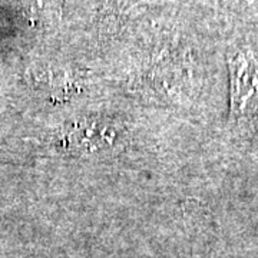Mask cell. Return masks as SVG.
I'll use <instances>...</instances> for the list:
<instances>
[{
	"label": "cell",
	"mask_w": 258,
	"mask_h": 258,
	"mask_svg": "<svg viewBox=\"0 0 258 258\" xmlns=\"http://www.w3.org/2000/svg\"><path fill=\"white\" fill-rule=\"evenodd\" d=\"M57 145L78 157L112 151L122 139V131L113 120L82 118L64 125L57 135Z\"/></svg>",
	"instance_id": "6da1fadb"
},
{
	"label": "cell",
	"mask_w": 258,
	"mask_h": 258,
	"mask_svg": "<svg viewBox=\"0 0 258 258\" xmlns=\"http://www.w3.org/2000/svg\"><path fill=\"white\" fill-rule=\"evenodd\" d=\"M231 116L242 122L258 116V56L240 50L230 59Z\"/></svg>",
	"instance_id": "7a4b0ae2"
},
{
	"label": "cell",
	"mask_w": 258,
	"mask_h": 258,
	"mask_svg": "<svg viewBox=\"0 0 258 258\" xmlns=\"http://www.w3.org/2000/svg\"><path fill=\"white\" fill-rule=\"evenodd\" d=\"M228 6L237 8V9H248L257 5L258 0H224Z\"/></svg>",
	"instance_id": "3957f363"
}]
</instances>
